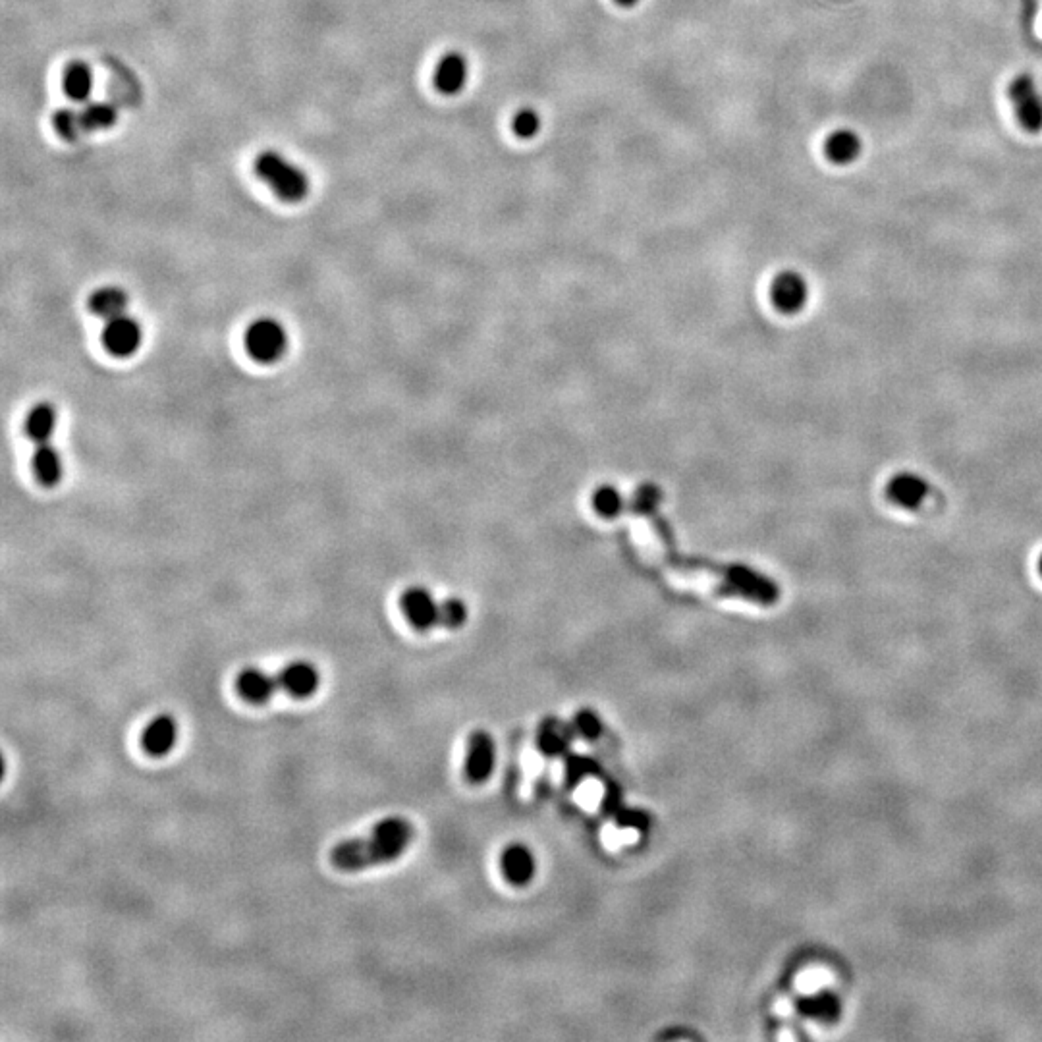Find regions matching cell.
Instances as JSON below:
<instances>
[{
    "mask_svg": "<svg viewBox=\"0 0 1042 1042\" xmlns=\"http://www.w3.org/2000/svg\"><path fill=\"white\" fill-rule=\"evenodd\" d=\"M415 836L413 824L404 817H386L373 830L359 838L338 842L329 853L330 865L344 873L363 871L392 863L410 848Z\"/></svg>",
    "mask_w": 1042,
    "mask_h": 1042,
    "instance_id": "6da1fadb",
    "label": "cell"
},
{
    "mask_svg": "<svg viewBox=\"0 0 1042 1042\" xmlns=\"http://www.w3.org/2000/svg\"><path fill=\"white\" fill-rule=\"evenodd\" d=\"M321 686V674L315 664L296 660L284 666L278 674H267L259 668H244L236 676V693L249 705H265L276 693H286L294 699H309Z\"/></svg>",
    "mask_w": 1042,
    "mask_h": 1042,
    "instance_id": "7a4b0ae2",
    "label": "cell"
},
{
    "mask_svg": "<svg viewBox=\"0 0 1042 1042\" xmlns=\"http://www.w3.org/2000/svg\"><path fill=\"white\" fill-rule=\"evenodd\" d=\"M253 170L278 199L286 203H298L309 193V178L300 166L290 163L276 151H263L255 157Z\"/></svg>",
    "mask_w": 1042,
    "mask_h": 1042,
    "instance_id": "3957f363",
    "label": "cell"
},
{
    "mask_svg": "<svg viewBox=\"0 0 1042 1042\" xmlns=\"http://www.w3.org/2000/svg\"><path fill=\"white\" fill-rule=\"evenodd\" d=\"M246 350L259 363H273L284 356L288 348L286 329L271 317L253 321L246 330Z\"/></svg>",
    "mask_w": 1042,
    "mask_h": 1042,
    "instance_id": "277c9868",
    "label": "cell"
},
{
    "mask_svg": "<svg viewBox=\"0 0 1042 1042\" xmlns=\"http://www.w3.org/2000/svg\"><path fill=\"white\" fill-rule=\"evenodd\" d=\"M1008 97L1014 107L1015 118L1029 134L1042 130V93L1029 74H1019L1008 85Z\"/></svg>",
    "mask_w": 1042,
    "mask_h": 1042,
    "instance_id": "5b68a950",
    "label": "cell"
},
{
    "mask_svg": "<svg viewBox=\"0 0 1042 1042\" xmlns=\"http://www.w3.org/2000/svg\"><path fill=\"white\" fill-rule=\"evenodd\" d=\"M400 608L410 626L417 631L433 630L442 618V603H437L429 589L417 585L402 593Z\"/></svg>",
    "mask_w": 1042,
    "mask_h": 1042,
    "instance_id": "8992f818",
    "label": "cell"
},
{
    "mask_svg": "<svg viewBox=\"0 0 1042 1042\" xmlns=\"http://www.w3.org/2000/svg\"><path fill=\"white\" fill-rule=\"evenodd\" d=\"M496 767V745L489 732L475 730L467 740L464 774L469 784H483Z\"/></svg>",
    "mask_w": 1042,
    "mask_h": 1042,
    "instance_id": "52a82bcc",
    "label": "cell"
},
{
    "mask_svg": "<svg viewBox=\"0 0 1042 1042\" xmlns=\"http://www.w3.org/2000/svg\"><path fill=\"white\" fill-rule=\"evenodd\" d=\"M141 340H143L141 325L126 313L107 321V325L103 329V346L112 356H134L141 346Z\"/></svg>",
    "mask_w": 1042,
    "mask_h": 1042,
    "instance_id": "ba28073f",
    "label": "cell"
},
{
    "mask_svg": "<svg viewBox=\"0 0 1042 1042\" xmlns=\"http://www.w3.org/2000/svg\"><path fill=\"white\" fill-rule=\"evenodd\" d=\"M807 296H809V288H807L805 278L794 271L780 273L770 286L772 305L780 313H786V315H794L797 311H801L807 303Z\"/></svg>",
    "mask_w": 1042,
    "mask_h": 1042,
    "instance_id": "9c48e42d",
    "label": "cell"
},
{
    "mask_svg": "<svg viewBox=\"0 0 1042 1042\" xmlns=\"http://www.w3.org/2000/svg\"><path fill=\"white\" fill-rule=\"evenodd\" d=\"M178 741V722L172 714L155 716L141 732V749L149 757H165Z\"/></svg>",
    "mask_w": 1042,
    "mask_h": 1042,
    "instance_id": "30bf717a",
    "label": "cell"
},
{
    "mask_svg": "<svg viewBox=\"0 0 1042 1042\" xmlns=\"http://www.w3.org/2000/svg\"><path fill=\"white\" fill-rule=\"evenodd\" d=\"M502 877L514 886L529 884L537 873V861L533 851L523 844H510L500 855Z\"/></svg>",
    "mask_w": 1042,
    "mask_h": 1042,
    "instance_id": "8fae6325",
    "label": "cell"
},
{
    "mask_svg": "<svg viewBox=\"0 0 1042 1042\" xmlns=\"http://www.w3.org/2000/svg\"><path fill=\"white\" fill-rule=\"evenodd\" d=\"M931 493V485L915 475V473H900L890 479L886 485V496L907 510H917Z\"/></svg>",
    "mask_w": 1042,
    "mask_h": 1042,
    "instance_id": "7c38bea8",
    "label": "cell"
},
{
    "mask_svg": "<svg viewBox=\"0 0 1042 1042\" xmlns=\"http://www.w3.org/2000/svg\"><path fill=\"white\" fill-rule=\"evenodd\" d=\"M823 149L832 165H853L863 153V139L851 128H838L826 136Z\"/></svg>",
    "mask_w": 1042,
    "mask_h": 1042,
    "instance_id": "4fadbf2b",
    "label": "cell"
},
{
    "mask_svg": "<svg viewBox=\"0 0 1042 1042\" xmlns=\"http://www.w3.org/2000/svg\"><path fill=\"white\" fill-rule=\"evenodd\" d=\"M469 64L466 56L448 53L440 58L435 70V87L442 95H458L466 87Z\"/></svg>",
    "mask_w": 1042,
    "mask_h": 1042,
    "instance_id": "5bb4252c",
    "label": "cell"
},
{
    "mask_svg": "<svg viewBox=\"0 0 1042 1042\" xmlns=\"http://www.w3.org/2000/svg\"><path fill=\"white\" fill-rule=\"evenodd\" d=\"M31 469L39 483H43L45 487H53L62 479L64 473L62 456L51 442H41L33 452Z\"/></svg>",
    "mask_w": 1042,
    "mask_h": 1042,
    "instance_id": "9a60e30c",
    "label": "cell"
},
{
    "mask_svg": "<svg viewBox=\"0 0 1042 1042\" xmlns=\"http://www.w3.org/2000/svg\"><path fill=\"white\" fill-rule=\"evenodd\" d=\"M128 303H130L128 294L122 288H116V286L99 288V290H95L89 296L91 313H95L97 317H101L105 321L124 315L126 309H128Z\"/></svg>",
    "mask_w": 1042,
    "mask_h": 1042,
    "instance_id": "2e32d148",
    "label": "cell"
},
{
    "mask_svg": "<svg viewBox=\"0 0 1042 1042\" xmlns=\"http://www.w3.org/2000/svg\"><path fill=\"white\" fill-rule=\"evenodd\" d=\"M572 732H574L572 728L564 726L558 720L543 722L541 728H539V734H537V749H539V753H543L549 759L566 753L568 747H570V741L574 738Z\"/></svg>",
    "mask_w": 1042,
    "mask_h": 1042,
    "instance_id": "e0dca14e",
    "label": "cell"
},
{
    "mask_svg": "<svg viewBox=\"0 0 1042 1042\" xmlns=\"http://www.w3.org/2000/svg\"><path fill=\"white\" fill-rule=\"evenodd\" d=\"M604 813L610 815L616 824L622 828H635V830H649L651 828V817L641 809H631L622 803V797L618 792H606L603 803Z\"/></svg>",
    "mask_w": 1042,
    "mask_h": 1042,
    "instance_id": "ac0fdd59",
    "label": "cell"
},
{
    "mask_svg": "<svg viewBox=\"0 0 1042 1042\" xmlns=\"http://www.w3.org/2000/svg\"><path fill=\"white\" fill-rule=\"evenodd\" d=\"M24 429H26V435L33 442L41 444V442H49V439L53 437L56 429V410L53 404L49 402H39L35 404L28 415H26V421H24Z\"/></svg>",
    "mask_w": 1042,
    "mask_h": 1042,
    "instance_id": "d6986e66",
    "label": "cell"
},
{
    "mask_svg": "<svg viewBox=\"0 0 1042 1042\" xmlns=\"http://www.w3.org/2000/svg\"><path fill=\"white\" fill-rule=\"evenodd\" d=\"M62 87L72 101L85 103L93 91V72L89 64H85L83 60L70 62L62 76Z\"/></svg>",
    "mask_w": 1042,
    "mask_h": 1042,
    "instance_id": "ffe728a7",
    "label": "cell"
},
{
    "mask_svg": "<svg viewBox=\"0 0 1042 1042\" xmlns=\"http://www.w3.org/2000/svg\"><path fill=\"white\" fill-rule=\"evenodd\" d=\"M85 134L109 130L118 120V109L112 103H89L82 109Z\"/></svg>",
    "mask_w": 1042,
    "mask_h": 1042,
    "instance_id": "44dd1931",
    "label": "cell"
},
{
    "mask_svg": "<svg viewBox=\"0 0 1042 1042\" xmlns=\"http://www.w3.org/2000/svg\"><path fill=\"white\" fill-rule=\"evenodd\" d=\"M53 128L56 134L66 141H76L85 134L83 128L82 110L64 109L56 110L53 114Z\"/></svg>",
    "mask_w": 1042,
    "mask_h": 1042,
    "instance_id": "7402d4cb",
    "label": "cell"
},
{
    "mask_svg": "<svg viewBox=\"0 0 1042 1042\" xmlns=\"http://www.w3.org/2000/svg\"><path fill=\"white\" fill-rule=\"evenodd\" d=\"M593 508L604 520H614L624 510V500L618 489L612 485H604L597 493L593 494Z\"/></svg>",
    "mask_w": 1042,
    "mask_h": 1042,
    "instance_id": "603a6c76",
    "label": "cell"
},
{
    "mask_svg": "<svg viewBox=\"0 0 1042 1042\" xmlns=\"http://www.w3.org/2000/svg\"><path fill=\"white\" fill-rule=\"evenodd\" d=\"M572 730L576 732L579 738L587 741L599 740L603 736L604 724L603 720L599 718V714L591 709H583L574 716V722H572Z\"/></svg>",
    "mask_w": 1042,
    "mask_h": 1042,
    "instance_id": "cb8c5ba5",
    "label": "cell"
},
{
    "mask_svg": "<svg viewBox=\"0 0 1042 1042\" xmlns=\"http://www.w3.org/2000/svg\"><path fill=\"white\" fill-rule=\"evenodd\" d=\"M799 1010H801V1014L809 1015V1017L830 1021V1019L838 1017V1002L830 994H823V996L801 1002Z\"/></svg>",
    "mask_w": 1042,
    "mask_h": 1042,
    "instance_id": "d4e9b609",
    "label": "cell"
},
{
    "mask_svg": "<svg viewBox=\"0 0 1042 1042\" xmlns=\"http://www.w3.org/2000/svg\"><path fill=\"white\" fill-rule=\"evenodd\" d=\"M599 770L597 763L593 759H587L583 755H572L566 759V786L568 788H576L577 784L595 774Z\"/></svg>",
    "mask_w": 1042,
    "mask_h": 1042,
    "instance_id": "484cf974",
    "label": "cell"
},
{
    "mask_svg": "<svg viewBox=\"0 0 1042 1042\" xmlns=\"http://www.w3.org/2000/svg\"><path fill=\"white\" fill-rule=\"evenodd\" d=\"M541 116L533 109H521L512 120V130L521 139L535 138L541 130Z\"/></svg>",
    "mask_w": 1042,
    "mask_h": 1042,
    "instance_id": "4316f807",
    "label": "cell"
},
{
    "mask_svg": "<svg viewBox=\"0 0 1042 1042\" xmlns=\"http://www.w3.org/2000/svg\"><path fill=\"white\" fill-rule=\"evenodd\" d=\"M467 620V606L464 601L460 599H448L442 603V618H440V626L442 628H448V630H458L466 624Z\"/></svg>",
    "mask_w": 1042,
    "mask_h": 1042,
    "instance_id": "83f0119b",
    "label": "cell"
},
{
    "mask_svg": "<svg viewBox=\"0 0 1042 1042\" xmlns=\"http://www.w3.org/2000/svg\"><path fill=\"white\" fill-rule=\"evenodd\" d=\"M616 2H618L620 6H633V4H637L639 0H616Z\"/></svg>",
    "mask_w": 1042,
    "mask_h": 1042,
    "instance_id": "f1b7e54d",
    "label": "cell"
},
{
    "mask_svg": "<svg viewBox=\"0 0 1042 1042\" xmlns=\"http://www.w3.org/2000/svg\"><path fill=\"white\" fill-rule=\"evenodd\" d=\"M1039 564H1041V566H1039V568H1041V574H1042V556H1041V562H1039Z\"/></svg>",
    "mask_w": 1042,
    "mask_h": 1042,
    "instance_id": "f546056e",
    "label": "cell"
}]
</instances>
